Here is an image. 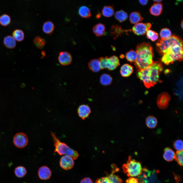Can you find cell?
<instances>
[{"mask_svg":"<svg viewBox=\"0 0 183 183\" xmlns=\"http://www.w3.org/2000/svg\"><path fill=\"white\" fill-rule=\"evenodd\" d=\"M183 20H182V21H181V26L182 27V28H183Z\"/></svg>","mask_w":183,"mask_h":183,"instance_id":"cell-47","label":"cell"},{"mask_svg":"<svg viewBox=\"0 0 183 183\" xmlns=\"http://www.w3.org/2000/svg\"><path fill=\"white\" fill-rule=\"evenodd\" d=\"M54 27V24L52 22L48 21L43 24L42 29L44 33L50 35L52 33Z\"/></svg>","mask_w":183,"mask_h":183,"instance_id":"cell-24","label":"cell"},{"mask_svg":"<svg viewBox=\"0 0 183 183\" xmlns=\"http://www.w3.org/2000/svg\"><path fill=\"white\" fill-rule=\"evenodd\" d=\"M148 0H139L140 4L143 6L145 5L148 3Z\"/></svg>","mask_w":183,"mask_h":183,"instance_id":"cell-42","label":"cell"},{"mask_svg":"<svg viewBox=\"0 0 183 183\" xmlns=\"http://www.w3.org/2000/svg\"><path fill=\"white\" fill-rule=\"evenodd\" d=\"M51 135L55 147L54 152H57L60 155H65L70 156L74 160L78 158L79 155L76 151L70 147L65 143L60 141L53 132H51Z\"/></svg>","mask_w":183,"mask_h":183,"instance_id":"cell-3","label":"cell"},{"mask_svg":"<svg viewBox=\"0 0 183 183\" xmlns=\"http://www.w3.org/2000/svg\"><path fill=\"white\" fill-rule=\"evenodd\" d=\"M128 30L123 29L120 26L117 25H112L111 28V33L113 37V38L115 39L120 36L124 32Z\"/></svg>","mask_w":183,"mask_h":183,"instance_id":"cell-23","label":"cell"},{"mask_svg":"<svg viewBox=\"0 0 183 183\" xmlns=\"http://www.w3.org/2000/svg\"><path fill=\"white\" fill-rule=\"evenodd\" d=\"M115 172H112L106 176L102 177L97 179L95 183H123L121 179L118 175L114 174Z\"/></svg>","mask_w":183,"mask_h":183,"instance_id":"cell-10","label":"cell"},{"mask_svg":"<svg viewBox=\"0 0 183 183\" xmlns=\"http://www.w3.org/2000/svg\"><path fill=\"white\" fill-rule=\"evenodd\" d=\"M137 74L146 88H149L154 86L151 81L149 67L139 70Z\"/></svg>","mask_w":183,"mask_h":183,"instance_id":"cell-8","label":"cell"},{"mask_svg":"<svg viewBox=\"0 0 183 183\" xmlns=\"http://www.w3.org/2000/svg\"><path fill=\"white\" fill-rule=\"evenodd\" d=\"M137 57L134 65L139 70L148 67L154 62L152 48L148 43H143L136 47Z\"/></svg>","mask_w":183,"mask_h":183,"instance_id":"cell-1","label":"cell"},{"mask_svg":"<svg viewBox=\"0 0 183 183\" xmlns=\"http://www.w3.org/2000/svg\"><path fill=\"white\" fill-rule=\"evenodd\" d=\"M89 69L94 72H97L101 69L99 59H95L90 60L88 63Z\"/></svg>","mask_w":183,"mask_h":183,"instance_id":"cell-20","label":"cell"},{"mask_svg":"<svg viewBox=\"0 0 183 183\" xmlns=\"http://www.w3.org/2000/svg\"><path fill=\"white\" fill-rule=\"evenodd\" d=\"M114 16L115 19L120 22L126 20L128 17L127 13L123 10L117 11L115 14Z\"/></svg>","mask_w":183,"mask_h":183,"instance_id":"cell-26","label":"cell"},{"mask_svg":"<svg viewBox=\"0 0 183 183\" xmlns=\"http://www.w3.org/2000/svg\"><path fill=\"white\" fill-rule=\"evenodd\" d=\"M33 42L37 48L40 49L42 48L46 42L44 39L39 36L35 37L33 39Z\"/></svg>","mask_w":183,"mask_h":183,"instance_id":"cell-32","label":"cell"},{"mask_svg":"<svg viewBox=\"0 0 183 183\" xmlns=\"http://www.w3.org/2000/svg\"><path fill=\"white\" fill-rule=\"evenodd\" d=\"M170 99V96L168 93L166 92L162 93L157 99V106L160 109H165L168 106Z\"/></svg>","mask_w":183,"mask_h":183,"instance_id":"cell-11","label":"cell"},{"mask_svg":"<svg viewBox=\"0 0 183 183\" xmlns=\"http://www.w3.org/2000/svg\"><path fill=\"white\" fill-rule=\"evenodd\" d=\"M80 183H93V180L89 178L85 177L82 179Z\"/></svg>","mask_w":183,"mask_h":183,"instance_id":"cell-41","label":"cell"},{"mask_svg":"<svg viewBox=\"0 0 183 183\" xmlns=\"http://www.w3.org/2000/svg\"><path fill=\"white\" fill-rule=\"evenodd\" d=\"M59 63L63 66L69 65L72 61V58L71 54L66 51H61L59 53L58 57Z\"/></svg>","mask_w":183,"mask_h":183,"instance_id":"cell-14","label":"cell"},{"mask_svg":"<svg viewBox=\"0 0 183 183\" xmlns=\"http://www.w3.org/2000/svg\"><path fill=\"white\" fill-rule=\"evenodd\" d=\"M114 11L113 8L111 6H108L104 7L102 10L103 15L106 17L112 16L114 14Z\"/></svg>","mask_w":183,"mask_h":183,"instance_id":"cell-31","label":"cell"},{"mask_svg":"<svg viewBox=\"0 0 183 183\" xmlns=\"http://www.w3.org/2000/svg\"><path fill=\"white\" fill-rule=\"evenodd\" d=\"M173 146L177 151L183 150V142L181 140H178L175 141L173 143Z\"/></svg>","mask_w":183,"mask_h":183,"instance_id":"cell-39","label":"cell"},{"mask_svg":"<svg viewBox=\"0 0 183 183\" xmlns=\"http://www.w3.org/2000/svg\"><path fill=\"white\" fill-rule=\"evenodd\" d=\"M73 158L70 156L65 155L60 159L59 164L63 169L68 170L72 169L74 165V162Z\"/></svg>","mask_w":183,"mask_h":183,"instance_id":"cell-13","label":"cell"},{"mask_svg":"<svg viewBox=\"0 0 183 183\" xmlns=\"http://www.w3.org/2000/svg\"><path fill=\"white\" fill-rule=\"evenodd\" d=\"M38 175L41 179L46 180L49 179L51 175V172L47 166H43L40 167L38 171Z\"/></svg>","mask_w":183,"mask_h":183,"instance_id":"cell-15","label":"cell"},{"mask_svg":"<svg viewBox=\"0 0 183 183\" xmlns=\"http://www.w3.org/2000/svg\"><path fill=\"white\" fill-rule=\"evenodd\" d=\"M151 26V24L149 23H138L133 27L132 30L134 33L137 35H143L146 33Z\"/></svg>","mask_w":183,"mask_h":183,"instance_id":"cell-12","label":"cell"},{"mask_svg":"<svg viewBox=\"0 0 183 183\" xmlns=\"http://www.w3.org/2000/svg\"><path fill=\"white\" fill-rule=\"evenodd\" d=\"M101 69H107L109 70H112L115 69L120 65L118 58L115 55L109 57L107 56L101 57L99 58Z\"/></svg>","mask_w":183,"mask_h":183,"instance_id":"cell-6","label":"cell"},{"mask_svg":"<svg viewBox=\"0 0 183 183\" xmlns=\"http://www.w3.org/2000/svg\"><path fill=\"white\" fill-rule=\"evenodd\" d=\"M3 43L6 48L9 49L14 48L16 45V40L12 36L10 35L7 36L4 38Z\"/></svg>","mask_w":183,"mask_h":183,"instance_id":"cell-18","label":"cell"},{"mask_svg":"<svg viewBox=\"0 0 183 183\" xmlns=\"http://www.w3.org/2000/svg\"><path fill=\"white\" fill-rule=\"evenodd\" d=\"M91 112L89 107L86 104L80 105L78 109V113L79 116L83 120L87 117Z\"/></svg>","mask_w":183,"mask_h":183,"instance_id":"cell-16","label":"cell"},{"mask_svg":"<svg viewBox=\"0 0 183 183\" xmlns=\"http://www.w3.org/2000/svg\"><path fill=\"white\" fill-rule=\"evenodd\" d=\"M133 71V67L130 65L125 64L121 67L120 72L123 77H127L130 76Z\"/></svg>","mask_w":183,"mask_h":183,"instance_id":"cell-17","label":"cell"},{"mask_svg":"<svg viewBox=\"0 0 183 183\" xmlns=\"http://www.w3.org/2000/svg\"><path fill=\"white\" fill-rule=\"evenodd\" d=\"M42 55H43V56H44L45 55V52L44 51H43L42 52Z\"/></svg>","mask_w":183,"mask_h":183,"instance_id":"cell-46","label":"cell"},{"mask_svg":"<svg viewBox=\"0 0 183 183\" xmlns=\"http://www.w3.org/2000/svg\"><path fill=\"white\" fill-rule=\"evenodd\" d=\"M176 44L183 46L182 41L178 37L172 35L168 38L161 39L157 43L156 46L159 53L163 55L169 48Z\"/></svg>","mask_w":183,"mask_h":183,"instance_id":"cell-5","label":"cell"},{"mask_svg":"<svg viewBox=\"0 0 183 183\" xmlns=\"http://www.w3.org/2000/svg\"><path fill=\"white\" fill-rule=\"evenodd\" d=\"M178 164L180 166L183 165V150L177 151L176 154L174 159Z\"/></svg>","mask_w":183,"mask_h":183,"instance_id":"cell-38","label":"cell"},{"mask_svg":"<svg viewBox=\"0 0 183 183\" xmlns=\"http://www.w3.org/2000/svg\"><path fill=\"white\" fill-rule=\"evenodd\" d=\"M122 169L124 172L128 177L138 176L142 171L141 163L132 159L130 156H129L126 163L123 165Z\"/></svg>","mask_w":183,"mask_h":183,"instance_id":"cell-4","label":"cell"},{"mask_svg":"<svg viewBox=\"0 0 183 183\" xmlns=\"http://www.w3.org/2000/svg\"><path fill=\"white\" fill-rule=\"evenodd\" d=\"M182 1L183 0H176V2L175 4L177 5L179 3L182 2Z\"/></svg>","mask_w":183,"mask_h":183,"instance_id":"cell-43","label":"cell"},{"mask_svg":"<svg viewBox=\"0 0 183 183\" xmlns=\"http://www.w3.org/2000/svg\"><path fill=\"white\" fill-rule=\"evenodd\" d=\"M158 121L156 118L152 116H149L147 117L146 120L147 126L149 128H153L157 126Z\"/></svg>","mask_w":183,"mask_h":183,"instance_id":"cell-27","label":"cell"},{"mask_svg":"<svg viewBox=\"0 0 183 183\" xmlns=\"http://www.w3.org/2000/svg\"><path fill=\"white\" fill-rule=\"evenodd\" d=\"M147 38L154 41L156 40L158 37V34L155 32L151 30H148L147 33Z\"/></svg>","mask_w":183,"mask_h":183,"instance_id":"cell-37","label":"cell"},{"mask_svg":"<svg viewBox=\"0 0 183 183\" xmlns=\"http://www.w3.org/2000/svg\"><path fill=\"white\" fill-rule=\"evenodd\" d=\"M126 183H139L138 179L136 178L130 177L126 180Z\"/></svg>","mask_w":183,"mask_h":183,"instance_id":"cell-40","label":"cell"},{"mask_svg":"<svg viewBox=\"0 0 183 183\" xmlns=\"http://www.w3.org/2000/svg\"><path fill=\"white\" fill-rule=\"evenodd\" d=\"M11 19L7 14H4L0 16V24L3 26H6L11 22Z\"/></svg>","mask_w":183,"mask_h":183,"instance_id":"cell-34","label":"cell"},{"mask_svg":"<svg viewBox=\"0 0 183 183\" xmlns=\"http://www.w3.org/2000/svg\"><path fill=\"white\" fill-rule=\"evenodd\" d=\"M105 30V28L104 24L99 23L94 25L93 28V32L97 37L103 36Z\"/></svg>","mask_w":183,"mask_h":183,"instance_id":"cell-21","label":"cell"},{"mask_svg":"<svg viewBox=\"0 0 183 183\" xmlns=\"http://www.w3.org/2000/svg\"><path fill=\"white\" fill-rule=\"evenodd\" d=\"M13 142L16 147L19 148H23L28 143V138L25 134L23 132L18 133L14 136Z\"/></svg>","mask_w":183,"mask_h":183,"instance_id":"cell-9","label":"cell"},{"mask_svg":"<svg viewBox=\"0 0 183 183\" xmlns=\"http://www.w3.org/2000/svg\"></svg>","mask_w":183,"mask_h":183,"instance_id":"cell-49","label":"cell"},{"mask_svg":"<svg viewBox=\"0 0 183 183\" xmlns=\"http://www.w3.org/2000/svg\"><path fill=\"white\" fill-rule=\"evenodd\" d=\"M171 32L170 30L165 28L162 29L160 33L161 39H165L170 38L171 36Z\"/></svg>","mask_w":183,"mask_h":183,"instance_id":"cell-36","label":"cell"},{"mask_svg":"<svg viewBox=\"0 0 183 183\" xmlns=\"http://www.w3.org/2000/svg\"><path fill=\"white\" fill-rule=\"evenodd\" d=\"M183 46L178 44L169 48L163 55L161 60L166 65L172 64L176 60L181 61L183 59Z\"/></svg>","mask_w":183,"mask_h":183,"instance_id":"cell-2","label":"cell"},{"mask_svg":"<svg viewBox=\"0 0 183 183\" xmlns=\"http://www.w3.org/2000/svg\"><path fill=\"white\" fill-rule=\"evenodd\" d=\"M120 57L121 58H123V57H124V56L123 55H121L120 56Z\"/></svg>","mask_w":183,"mask_h":183,"instance_id":"cell-48","label":"cell"},{"mask_svg":"<svg viewBox=\"0 0 183 183\" xmlns=\"http://www.w3.org/2000/svg\"><path fill=\"white\" fill-rule=\"evenodd\" d=\"M163 10V6L160 3H155L149 9L150 13L152 15L157 16L162 13Z\"/></svg>","mask_w":183,"mask_h":183,"instance_id":"cell-19","label":"cell"},{"mask_svg":"<svg viewBox=\"0 0 183 183\" xmlns=\"http://www.w3.org/2000/svg\"><path fill=\"white\" fill-rule=\"evenodd\" d=\"M125 57L128 61L131 63L135 62L137 57L136 51L131 50L128 52L126 54Z\"/></svg>","mask_w":183,"mask_h":183,"instance_id":"cell-33","label":"cell"},{"mask_svg":"<svg viewBox=\"0 0 183 183\" xmlns=\"http://www.w3.org/2000/svg\"><path fill=\"white\" fill-rule=\"evenodd\" d=\"M130 22L132 24H136L141 22L143 19L140 13L139 12L134 11L132 12L129 18Z\"/></svg>","mask_w":183,"mask_h":183,"instance_id":"cell-22","label":"cell"},{"mask_svg":"<svg viewBox=\"0 0 183 183\" xmlns=\"http://www.w3.org/2000/svg\"><path fill=\"white\" fill-rule=\"evenodd\" d=\"M101 16V14L100 13H98L96 16V18H100Z\"/></svg>","mask_w":183,"mask_h":183,"instance_id":"cell-44","label":"cell"},{"mask_svg":"<svg viewBox=\"0 0 183 183\" xmlns=\"http://www.w3.org/2000/svg\"><path fill=\"white\" fill-rule=\"evenodd\" d=\"M78 13L81 17L84 18H89L91 15L90 9L85 6L80 7L79 9Z\"/></svg>","mask_w":183,"mask_h":183,"instance_id":"cell-29","label":"cell"},{"mask_svg":"<svg viewBox=\"0 0 183 183\" xmlns=\"http://www.w3.org/2000/svg\"><path fill=\"white\" fill-rule=\"evenodd\" d=\"M151 81L154 86L159 80V75L163 69L161 63L158 62H154L149 67Z\"/></svg>","mask_w":183,"mask_h":183,"instance_id":"cell-7","label":"cell"},{"mask_svg":"<svg viewBox=\"0 0 183 183\" xmlns=\"http://www.w3.org/2000/svg\"><path fill=\"white\" fill-rule=\"evenodd\" d=\"M175 155V152L171 148L166 147L164 149L163 157L165 160L168 161H172L174 159Z\"/></svg>","mask_w":183,"mask_h":183,"instance_id":"cell-25","label":"cell"},{"mask_svg":"<svg viewBox=\"0 0 183 183\" xmlns=\"http://www.w3.org/2000/svg\"><path fill=\"white\" fill-rule=\"evenodd\" d=\"M12 36L18 42H21L24 39V34L22 30L17 29L14 30L12 33Z\"/></svg>","mask_w":183,"mask_h":183,"instance_id":"cell-28","label":"cell"},{"mask_svg":"<svg viewBox=\"0 0 183 183\" xmlns=\"http://www.w3.org/2000/svg\"><path fill=\"white\" fill-rule=\"evenodd\" d=\"M16 176L19 178L24 176L27 173L25 168L22 166H19L16 167L14 170Z\"/></svg>","mask_w":183,"mask_h":183,"instance_id":"cell-35","label":"cell"},{"mask_svg":"<svg viewBox=\"0 0 183 183\" xmlns=\"http://www.w3.org/2000/svg\"><path fill=\"white\" fill-rule=\"evenodd\" d=\"M112 81V77L110 75L106 73L102 74L100 78V83L104 86L109 85L111 83Z\"/></svg>","mask_w":183,"mask_h":183,"instance_id":"cell-30","label":"cell"},{"mask_svg":"<svg viewBox=\"0 0 183 183\" xmlns=\"http://www.w3.org/2000/svg\"><path fill=\"white\" fill-rule=\"evenodd\" d=\"M153 1H154L155 2H161L162 0H153Z\"/></svg>","mask_w":183,"mask_h":183,"instance_id":"cell-45","label":"cell"}]
</instances>
